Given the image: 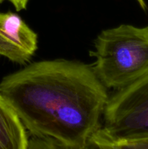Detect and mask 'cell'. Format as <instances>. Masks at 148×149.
Segmentation results:
<instances>
[{"label": "cell", "instance_id": "6da1fadb", "mask_svg": "<svg viewBox=\"0 0 148 149\" xmlns=\"http://www.w3.org/2000/svg\"><path fill=\"white\" fill-rule=\"evenodd\" d=\"M0 94L31 135L28 148H88L109 98L91 65L66 59L37 61L6 76Z\"/></svg>", "mask_w": 148, "mask_h": 149}, {"label": "cell", "instance_id": "7a4b0ae2", "mask_svg": "<svg viewBox=\"0 0 148 149\" xmlns=\"http://www.w3.org/2000/svg\"><path fill=\"white\" fill-rule=\"evenodd\" d=\"M91 65L106 88H124L148 74V26L121 24L103 30L94 41Z\"/></svg>", "mask_w": 148, "mask_h": 149}, {"label": "cell", "instance_id": "3957f363", "mask_svg": "<svg viewBox=\"0 0 148 149\" xmlns=\"http://www.w3.org/2000/svg\"><path fill=\"white\" fill-rule=\"evenodd\" d=\"M103 132L115 138L148 137V74L109 96Z\"/></svg>", "mask_w": 148, "mask_h": 149}, {"label": "cell", "instance_id": "277c9868", "mask_svg": "<svg viewBox=\"0 0 148 149\" xmlns=\"http://www.w3.org/2000/svg\"><path fill=\"white\" fill-rule=\"evenodd\" d=\"M38 36L16 13H0V55L18 64L28 62L37 49Z\"/></svg>", "mask_w": 148, "mask_h": 149}, {"label": "cell", "instance_id": "5b68a950", "mask_svg": "<svg viewBox=\"0 0 148 149\" xmlns=\"http://www.w3.org/2000/svg\"><path fill=\"white\" fill-rule=\"evenodd\" d=\"M28 143V134L20 118L0 94V149H27Z\"/></svg>", "mask_w": 148, "mask_h": 149}, {"label": "cell", "instance_id": "8992f818", "mask_svg": "<svg viewBox=\"0 0 148 149\" xmlns=\"http://www.w3.org/2000/svg\"><path fill=\"white\" fill-rule=\"evenodd\" d=\"M89 148L104 149L148 148V137L133 139L115 138L104 133L100 127L90 138Z\"/></svg>", "mask_w": 148, "mask_h": 149}, {"label": "cell", "instance_id": "52a82bcc", "mask_svg": "<svg viewBox=\"0 0 148 149\" xmlns=\"http://www.w3.org/2000/svg\"><path fill=\"white\" fill-rule=\"evenodd\" d=\"M9 1L13 4L17 11H20L26 8L29 0H9Z\"/></svg>", "mask_w": 148, "mask_h": 149}, {"label": "cell", "instance_id": "ba28073f", "mask_svg": "<svg viewBox=\"0 0 148 149\" xmlns=\"http://www.w3.org/2000/svg\"><path fill=\"white\" fill-rule=\"evenodd\" d=\"M136 1H137V3L142 10H145V11L147 10V4L145 0H136Z\"/></svg>", "mask_w": 148, "mask_h": 149}, {"label": "cell", "instance_id": "9c48e42d", "mask_svg": "<svg viewBox=\"0 0 148 149\" xmlns=\"http://www.w3.org/2000/svg\"><path fill=\"white\" fill-rule=\"evenodd\" d=\"M4 1V0H0V4H1V2H2V1Z\"/></svg>", "mask_w": 148, "mask_h": 149}]
</instances>
